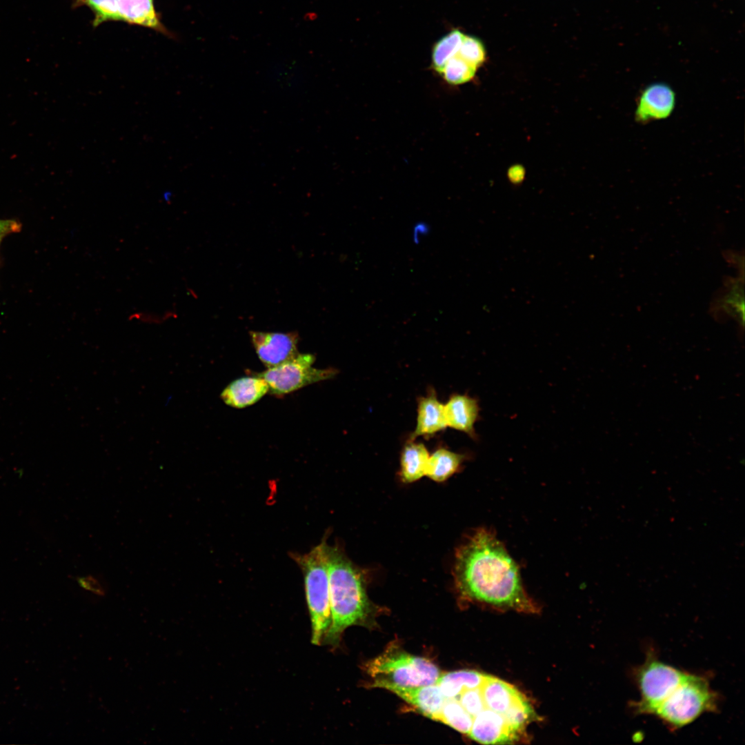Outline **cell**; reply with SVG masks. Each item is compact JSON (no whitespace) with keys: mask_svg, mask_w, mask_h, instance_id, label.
<instances>
[{"mask_svg":"<svg viewBox=\"0 0 745 745\" xmlns=\"http://www.w3.org/2000/svg\"><path fill=\"white\" fill-rule=\"evenodd\" d=\"M436 684L445 698L457 699L470 724L468 736L483 744L524 739L536 717L527 697L515 686L475 670L440 674Z\"/></svg>","mask_w":745,"mask_h":745,"instance_id":"6da1fadb","label":"cell"},{"mask_svg":"<svg viewBox=\"0 0 745 745\" xmlns=\"http://www.w3.org/2000/svg\"><path fill=\"white\" fill-rule=\"evenodd\" d=\"M453 575L463 597L493 607L535 613L519 568L502 542L487 528L475 530L457 548Z\"/></svg>","mask_w":745,"mask_h":745,"instance_id":"7a4b0ae2","label":"cell"},{"mask_svg":"<svg viewBox=\"0 0 745 745\" xmlns=\"http://www.w3.org/2000/svg\"><path fill=\"white\" fill-rule=\"evenodd\" d=\"M331 622L324 639L335 644L348 627L367 618L370 604L362 573L337 546L327 544Z\"/></svg>","mask_w":745,"mask_h":745,"instance_id":"3957f363","label":"cell"},{"mask_svg":"<svg viewBox=\"0 0 745 745\" xmlns=\"http://www.w3.org/2000/svg\"><path fill=\"white\" fill-rule=\"evenodd\" d=\"M719 695L702 675L687 673L677 688L658 706L653 715L668 728L677 730L705 713L716 712Z\"/></svg>","mask_w":745,"mask_h":745,"instance_id":"277c9868","label":"cell"},{"mask_svg":"<svg viewBox=\"0 0 745 745\" xmlns=\"http://www.w3.org/2000/svg\"><path fill=\"white\" fill-rule=\"evenodd\" d=\"M304 578L307 604L312 624L311 642L320 645L331 622L327 544L324 541L310 552L293 556Z\"/></svg>","mask_w":745,"mask_h":745,"instance_id":"5b68a950","label":"cell"},{"mask_svg":"<svg viewBox=\"0 0 745 745\" xmlns=\"http://www.w3.org/2000/svg\"><path fill=\"white\" fill-rule=\"evenodd\" d=\"M365 669L373 679L371 687L382 684L419 686L436 684L441 673L430 660L390 647L368 662Z\"/></svg>","mask_w":745,"mask_h":745,"instance_id":"8992f818","label":"cell"},{"mask_svg":"<svg viewBox=\"0 0 745 745\" xmlns=\"http://www.w3.org/2000/svg\"><path fill=\"white\" fill-rule=\"evenodd\" d=\"M686 673L659 661L653 652H648L645 662L633 672L640 695V699L631 705L633 711L653 715Z\"/></svg>","mask_w":745,"mask_h":745,"instance_id":"52a82bcc","label":"cell"},{"mask_svg":"<svg viewBox=\"0 0 745 745\" xmlns=\"http://www.w3.org/2000/svg\"><path fill=\"white\" fill-rule=\"evenodd\" d=\"M313 355L299 353L294 358L259 373L268 386L270 394L281 397L308 385L329 379L337 374L336 369H319L312 366Z\"/></svg>","mask_w":745,"mask_h":745,"instance_id":"ba28073f","label":"cell"},{"mask_svg":"<svg viewBox=\"0 0 745 745\" xmlns=\"http://www.w3.org/2000/svg\"><path fill=\"white\" fill-rule=\"evenodd\" d=\"M250 336L259 359L267 368L279 365L299 354L297 332L251 331Z\"/></svg>","mask_w":745,"mask_h":745,"instance_id":"9c48e42d","label":"cell"},{"mask_svg":"<svg viewBox=\"0 0 745 745\" xmlns=\"http://www.w3.org/2000/svg\"><path fill=\"white\" fill-rule=\"evenodd\" d=\"M675 103V93L669 85L651 83L642 90L637 99L635 120L646 123L666 119L673 113Z\"/></svg>","mask_w":745,"mask_h":745,"instance_id":"30bf717a","label":"cell"},{"mask_svg":"<svg viewBox=\"0 0 745 745\" xmlns=\"http://www.w3.org/2000/svg\"><path fill=\"white\" fill-rule=\"evenodd\" d=\"M378 688L393 692L430 719L439 711L445 700L437 684L419 686L382 684Z\"/></svg>","mask_w":745,"mask_h":745,"instance_id":"8fae6325","label":"cell"},{"mask_svg":"<svg viewBox=\"0 0 745 745\" xmlns=\"http://www.w3.org/2000/svg\"><path fill=\"white\" fill-rule=\"evenodd\" d=\"M446 428L444 406L439 401L435 390L430 388L425 396L418 399L416 426L408 440L432 436Z\"/></svg>","mask_w":745,"mask_h":745,"instance_id":"7c38bea8","label":"cell"},{"mask_svg":"<svg viewBox=\"0 0 745 745\" xmlns=\"http://www.w3.org/2000/svg\"><path fill=\"white\" fill-rule=\"evenodd\" d=\"M444 406L447 427L475 439V424L479 413L477 400L466 395L454 394Z\"/></svg>","mask_w":745,"mask_h":745,"instance_id":"4fadbf2b","label":"cell"},{"mask_svg":"<svg viewBox=\"0 0 745 745\" xmlns=\"http://www.w3.org/2000/svg\"><path fill=\"white\" fill-rule=\"evenodd\" d=\"M268 392V386L261 377L246 376L231 381L222 391L221 397L231 407L243 408L255 404Z\"/></svg>","mask_w":745,"mask_h":745,"instance_id":"5bb4252c","label":"cell"},{"mask_svg":"<svg viewBox=\"0 0 745 745\" xmlns=\"http://www.w3.org/2000/svg\"><path fill=\"white\" fill-rule=\"evenodd\" d=\"M429 453L422 443L408 440L400 457L399 476L404 483H413L426 476Z\"/></svg>","mask_w":745,"mask_h":745,"instance_id":"9a60e30c","label":"cell"},{"mask_svg":"<svg viewBox=\"0 0 745 745\" xmlns=\"http://www.w3.org/2000/svg\"><path fill=\"white\" fill-rule=\"evenodd\" d=\"M726 289L714 299L711 309L716 313L723 312L733 317L741 326L744 322V276L728 278Z\"/></svg>","mask_w":745,"mask_h":745,"instance_id":"2e32d148","label":"cell"},{"mask_svg":"<svg viewBox=\"0 0 745 745\" xmlns=\"http://www.w3.org/2000/svg\"><path fill=\"white\" fill-rule=\"evenodd\" d=\"M466 458L463 454L439 448L429 456L426 476L436 482H444L461 469Z\"/></svg>","mask_w":745,"mask_h":745,"instance_id":"e0dca14e","label":"cell"},{"mask_svg":"<svg viewBox=\"0 0 745 745\" xmlns=\"http://www.w3.org/2000/svg\"><path fill=\"white\" fill-rule=\"evenodd\" d=\"M120 20L152 28H161L152 0H117Z\"/></svg>","mask_w":745,"mask_h":745,"instance_id":"ac0fdd59","label":"cell"},{"mask_svg":"<svg viewBox=\"0 0 745 745\" xmlns=\"http://www.w3.org/2000/svg\"><path fill=\"white\" fill-rule=\"evenodd\" d=\"M464 35L455 29L442 37L434 45L432 51V65L439 73L446 62L457 55Z\"/></svg>","mask_w":745,"mask_h":745,"instance_id":"d6986e66","label":"cell"},{"mask_svg":"<svg viewBox=\"0 0 745 745\" xmlns=\"http://www.w3.org/2000/svg\"><path fill=\"white\" fill-rule=\"evenodd\" d=\"M432 719L442 722L461 733L468 735V719L456 698H445L439 711Z\"/></svg>","mask_w":745,"mask_h":745,"instance_id":"ffe728a7","label":"cell"},{"mask_svg":"<svg viewBox=\"0 0 745 745\" xmlns=\"http://www.w3.org/2000/svg\"><path fill=\"white\" fill-rule=\"evenodd\" d=\"M476 68L458 54L449 59L439 73L449 83L460 84L470 80Z\"/></svg>","mask_w":745,"mask_h":745,"instance_id":"44dd1931","label":"cell"},{"mask_svg":"<svg viewBox=\"0 0 745 745\" xmlns=\"http://www.w3.org/2000/svg\"><path fill=\"white\" fill-rule=\"evenodd\" d=\"M457 54L477 69L485 61L486 50L480 39L464 35Z\"/></svg>","mask_w":745,"mask_h":745,"instance_id":"7402d4cb","label":"cell"},{"mask_svg":"<svg viewBox=\"0 0 745 745\" xmlns=\"http://www.w3.org/2000/svg\"><path fill=\"white\" fill-rule=\"evenodd\" d=\"M95 13V24L108 20H120L117 0H79Z\"/></svg>","mask_w":745,"mask_h":745,"instance_id":"603a6c76","label":"cell"},{"mask_svg":"<svg viewBox=\"0 0 745 745\" xmlns=\"http://www.w3.org/2000/svg\"><path fill=\"white\" fill-rule=\"evenodd\" d=\"M77 582L83 590H87L95 595L103 597L106 595V589L105 588V586L101 582L99 579L93 575H88L78 577Z\"/></svg>","mask_w":745,"mask_h":745,"instance_id":"cb8c5ba5","label":"cell"},{"mask_svg":"<svg viewBox=\"0 0 745 745\" xmlns=\"http://www.w3.org/2000/svg\"><path fill=\"white\" fill-rule=\"evenodd\" d=\"M21 225L17 221L13 219H0V237H5L6 236L16 233L21 230Z\"/></svg>","mask_w":745,"mask_h":745,"instance_id":"d4e9b609","label":"cell"},{"mask_svg":"<svg viewBox=\"0 0 745 745\" xmlns=\"http://www.w3.org/2000/svg\"><path fill=\"white\" fill-rule=\"evenodd\" d=\"M427 231L425 225L417 226L415 229V239L418 238L419 235L425 233Z\"/></svg>","mask_w":745,"mask_h":745,"instance_id":"484cf974","label":"cell"},{"mask_svg":"<svg viewBox=\"0 0 745 745\" xmlns=\"http://www.w3.org/2000/svg\"><path fill=\"white\" fill-rule=\"evenodd\" d=\"M2 239H3V237H0V245H1V241H2Z\"/></svg>","mask_w":745,"mask_h":745,"instance_id":"4316f807","label":"cell"}]
</instances>
